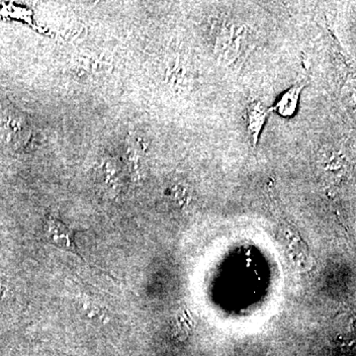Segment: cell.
Here are the masks:
<instances>
[{
	"label": "cell",
	"mask_w": 356,
	"mask_h": 356,
	"mask_svg": "<svg viewBox=\"0 0 356 356\" xmlns=\"http://www.w3.org/2000/svg\"><path fill=\"white\" fill-rule=\"evenodd\" d=\"M46 236L49 242L56 247L79 254L74 243V231L60 221L56 215H49L47 219Z\"/></svg>",
	"instance_id": "obj_1"
},
{
	"label": "cell",
	"mask_w": 356,
	"mask_h": 356,
	"mask_svg": "<svg viewBox=\"0 0 356 356\" xmlns=\"http://www.w3.org/2000/svg\"><path fill=\"white\" fill-rule=\"evenodd\" d=\"M269 113H270L269 109H267L259 100H254L248 104L247 128L250 142L254 147H257V143H259V136H261L262 128H264Z\"/></svg>",
	"instance_id": "obj_2"
},
{
	"label": "cell",
	"mask_w": 356,
	"mask_h": 356,
	"mask_svg": "<svg viewBox=\"0 0 356 356\" xmlns=\"http://www.w3.org/2000/svg\"><path fill=\"white\" fill-rule=\"evenodd\" d=\"M7 138L14 147H25L31 137V129L24 117L17 114H9L6 120Z\"/></svg>",
	"instance_id": "obj_3"
},
{
	"label": "cell",
	"mask_w": 356,
	"mask_h": 356,
	"mask_svg": "<svg viewBox=\"0 0 356 356\" xmlns=\"http://www.w3.org/2000/svg\"><path fill=\"white\" fill-rule=\"evenodd\" d=\"M318 163L325 175H339L346 170V156L334 147H325L320 149Z\"/></svg>",
	"instance_id": "obj_4"
},
{
	"label": "cell",
	"mask_w": 356,
	"mask_h": 356,
	"mask_svg": "<svg viewBox=\"0 0 356 356\" xmlns=\"http://www.w3.org/2000/svg\"><path fill=\"white\" fill-rule=\"evenodd\" d=\"M147 147L145 146L142 139L137 136H131L128 138L127 161L129 170L135 178H140L142 175L143 163H144Z\"/></svg>",
	"instance_id": "obj_5"
},
{
	"label": "cell",
	"mask_w": 356,
	"mask_h": 356,
	"mask_svg": "<svg viewBox=\"0 0 356 356\" xmlns=\"http://www.w3.org/2000/svg\"><path fill=\"white\" fill-rule=\"evenodd\" d=\"M304 86L305 84L299 83L288 89L286 92L281 96L280 99L274 105V107L269 109V111L276 112L282 117L293 116L298 107L300 95H301Z\"/></svg>",
	"instance_id": "obj_6"
}]
</instances>
